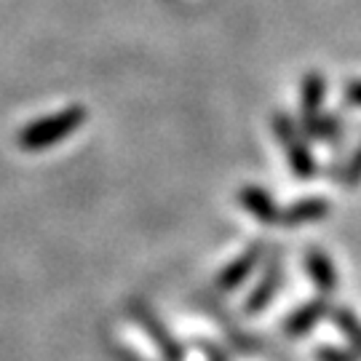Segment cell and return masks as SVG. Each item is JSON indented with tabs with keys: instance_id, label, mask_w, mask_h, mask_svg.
<instances>
[{
	"instance_id": "cell-1",
	"label": "cell",
	"mask_w": 361,
	"mask_h": 361,
	"mask_svg": "<svg viewBox=\"0 0 361 361\" xmlns=\"http://www.w3.org/2000/svg\"><path fill=\"white\" fill-rule=\"evenodd\" d=\"M83 121H86V110L80 104H73V107H67V110L56 113V116L40 118L35 123L25 126V131L19 134V145L25 150H30V153L51 147V145L67 140L75 129H80Z\"/></svg>"
},
{
	"instance_id": "cell-2",
	"label": "cell",
	"mask_w": 361,
	"mask_h": 361,
	"mask_svg": "<svg viewBox=\"0 0 361 361\" xmlns=\"http://www.w3.org/2000/svg\"><path fill=\"white\" fill-rule=\"evenodd\" d=\"M273 126H276L279 142L284 145L286 158H289V164H292V171H295L297 177H302V180H305V177H313V174H316V161H313V153L308 150L305 140L300 137L297 126H292V121L286 116L273 118Z\"/></svg>"
},
{
	"instance_id": "cell-3",
	"label": "cell",
	"mask_w": 361,
	"mask_h": 361,
	"mask_svg": "<svg viewBox=\"0 0 361 361\" xmlns=\"http://www.w3.org/2000/svg\"><path fill=\"white\" fill-rule=\"evenodd\" d=\"M131 313H134V319L140 322V326L147 332V337L153 340V345L158 348V353L164 356V361H185L182 345L171 337V332L164 326V322H158V316H155L153 310L147 308V305H142V302H134V305H131Z\"/></svg>"
},
{
	"instance_id": "cell-4",
	"label": "cell",
	"mask_w": 361,
	"mask_h": 361,
	"mask_svg": "<svg viewBox=\"0 0 361 361\" xmlns=\"http://www.w3.org/2000/svg\"><path fill=\"white\" fill-rule=\"evenodd\" d=\"M305 271H308L310 281H313V286L319 289L322 297H329L337 292V286H340V281H337V268L335 262L326 257V252H322V249H308L305 252Z\"/></svg>"
},
{
	"instance_id": "cell-5",
	"label": "cell",
	"mask_w": 361,
	"mask_h": 361,
	"mask_svg": "<svg viewBox=\"0 0 361 361\" xmlns=\"http://www.w3.org/2000/svg\"><path fill=\"white\" fill-rule=\"evenodd\" d=\"M259 257H262V246L255 244V246H249L241 257L235 259V262H231L225 271L217 276V289L219 292H233L235 286H241L252 276V271L257 268V262Z\"/></svg>"
},
{
	"instance_id": "cell-6",
	"label": "cell",
	"mask_w": 361,
	"mask_h": 361,
	"mask_svg": "<svg viewBox=\"0 0 361 361\" xmlns=\"http://www.w3.org/2000/svg\"><path fill=\"white\" fill-rule=\"evenodd\" d=\"M279 284H281V262H279V257H273L265 276H262V281L252 289V295L246 297V305H244L246 313H259V310L268 308L273 295L279 292Z\"/></svg>"
},
{
	"instance_id": "cell-7",
	"label": "cell",
	"mask_w": 361,
	"mask_h": 361,
	"mask_svg": "<svg viewBox=\"0 0 361 361\" xmlns=\"http://www.w3.org/2000/svg\"><path fill=\"white\" fill-rule=\"evenodd\" d=\"M238 201H241V207H244L249 214H255V217H257L259 222H265V225L281 222V212H279V207L273 204V198L265 193L262 188H255V185L241 188Z\"/></svg>"
},
{
	"instance_id": "cell-8",
	"label": "cell",
	"mask_w": 361,
	"mask_h": 361,
	"mask_svg": "<svg viewBox=\"0 0 361 361\" xmlns=\"http://www.w3.org/2000/svg\"><path fill=\"white\" fill-rule=\"evenodd\" d=\"M324 91H326V80L322 73H308L302 80V131L310 129L319 121V107L324 102Z\"/></svg>"
},
{
	"instance_id": "cell-9",
	"label": "cell",
	"mask_w": 361,
	"mask_h": 361,
	"mask_svg": "<svg viewBox=\"0 0 361 361\" xmlns=\"http://www.w3.org/2000/svg\"><path fill=\"white\" fill-rule=\"evenodd\" d=\"M326 313V300L324 297H319V300H310V302H305L302 308H297L289 319H286L284 324V332L289 337H302L308 335L310 329L316 326V324L322 322V316Z\"/></svg>"
},
{
	"instance_id": "cell-10",
	"label": "cell",
	"mask_w": 361,
	"mask_h": 361,
	"mask_svg": "<svg viewBox=\"0 0 361 361\" xmlns=\"http://www.w3.org/2000/svg\"><path fill=\"white\" fill-rule=\"evenodd\" d=\"M326 214H329V204L324 198H302L281 212V222L297 228V225H308V222H322Z\"/></svg>"
},
{
	"instance_id": "cell-11",
	"label": "cell",
	"mask_w": 361,
	"mask_h": 361,
	"mask_svg": "<svg viewBox=\"0 0 361 361\" xmlns=\"http://www.w3.org/2000/svg\"><path fill=\"white\" fill-rule=\"evenodd\" d=\"M332 319L340 326V332L348 337V343L356 348V353H361V322L345 308H335L332 310Z\"/></svg>"
},
{
	"instance_id": "cell-12",
	"label": "cell",
	"mask_w": 361,
	"mask_h": 361,
	"mask_svg": "<svg viewBox=\"0 0 361 361\" xmlns=\"http://www.w3.org/2000/svg\"><path fill=\"white\" fill-rule=\"evenodd\" d=\"M316 361H356V356L348 353V350L332 348V345H322V348H316Z\"/></svg>"
},
{
	"instance_id": "cell-13",
	"label": "cell",
	"mask_w": 361,
	"mask_h": 361,
	"mask_svg": "<svg viewBox=\"0 0 361 361\" xmlns=\"http://www.w3.org/2000/svg\"><path fill=\"white\" fill-rule=\"evenodd\" d=\"M359 180H361V147L356 150V155L350 158V164L345 166V171H343V182H345V185H356Z\"/></svg>"
},
{
	"instance_id": "cell-14",
	"label": "cell",
	"mask_w": 361,
	"mask_h": 361,
	"mask_svg": "<svg viewBox=\"0 0 361 361\" xmlns=\"http://www.w3.org/2000/svg\"><path fill=\"white\" fill-rule=\"evenodd\" d=\"M201 348H204V353H207V356H209L212 361H228V356H225V353H222L219 348H214L212 343H204Z\"/></svg>"
},
{
	"instance_id": "cell-15",
	"label": "cell",
	"mask_w": 361,
	"mask_h": 361,
	"mask_svg": "<svg viewBox=\"0 0 361 361\" xmlns=\"http://www.w3.org/2000/svg\"><path fill=\"white\" fill-rule=\"evenodd\" d=\"M345 97H348V102L359 104L361 107V83H350L348 91H345Z\"/></svg>"
}]
</instances>
